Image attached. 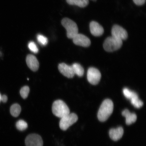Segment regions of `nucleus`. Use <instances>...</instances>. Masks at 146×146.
I'll return each instance as SVG.
<instances>
[{
	"label": "nucleus",
	"instance_id": "f257e3e1",
	"mask_svg": "<svg viewBox=\"0 0 146 146\" xmlns=\"http://www.w3.org/2000/svg\"><path fill=\"white\" fill-rule=\"evenodd\" d=\"M114 105L112 101L107 99L104 100L98 110V117L100 121L104 122L111 116L113 111Z\"/></svg>",
	"mask_w": 146,
	"mask_h": 146
},
{
	"label": "nucleus",
	"instance_id": "f03ea898",
	"mask_svg": "<svg viewBox=\"0 0 146 146\" xmlns=\"http://www.w3.org/2000/svg\"><path fill=\"white\" fill-rule=\"evenodd\" d=\"M53 114L57 117L61 118L70 113V110L64 102L61 100L55 101L52 107Z\"/></svg>",
	"mask_w": 146,
	"mask_h": 146
},
{
	"label": "nucleus",
	"instance_id": "7ed1b4c3",
	"mask_svg": "<svg viewBox=\"0 0 146 146\" xmlns=\"http://www.w3.org/2000/svg\"><path fill=\"white\" fill-rule=\"evenodd\" d=\"M62 25L66 30L67 36L69 39H73L78 34V29L76 23L68 18H63L61 21Z\"/></svg>",
	"mask_w": 146,
	"mask_h": 146
},
{
	"label": "nucleus",
	"instance_id": "20e7f679",
	"mask_svg": "<svg viewBox=\"0 0 146 146\" xmlns=\"http://www.w3.org/2000/svg\"><path fill=\"white\" fill-rule=\"evenodd\" d=\"M123 45V41L112 36L106 39L103 44L104 48L108 52H112L117 50Z\"/></svg>",
	"mask_w": 146,
	"mask_h": 146
},
{
	"label": "nucleus",
	"instance_id": "39448f33",
	"mask_svg": "<svg viewBox=\"0 0 146 146\" xmlns=\"http://www.w3.org/2000/svg\"><path fill=\"white\" fill-rule=\"evenodd\" d=\"M78 119L77 115L71 113L61 118L59 122L60 128L63 131H66L69 127L75 123Z\"/></svg>",
	"mask_w": 146,
	"mask_h": 146
},
{
	"label": "nucleus",
	"instance_id": "423d86ee",
	"mask_svg": "<svg viewBox=\"0 0 146 146\" xmlns=\"http://www.w3.org/2000/svg\"><path fill=\"white\" fill-rule=\"evenodd\" d=\"M87 79L91 84H98L101 77V73L97 69L94 67H90L88 70Z\"/></svg>",
	"mask_w": 146,
	"mask_h": 146
},
{
	"label": "nucleus",
	"instance_id": "0eeeda50",
	"mask_svg": "<svg viewBox=\"0 0 146 146\" xmlns=\"http://www.w3.org/2000/svg\"><path fill=\"white\" fill-rule=\"evenodd\" d=\"M26 146H43L41 137L36 134H31L27 136L25 140Z\"/></svg>",
	"mask_w": 146,
	"mask_h": 146
},
{
	"label": "nucleus",
	"instance_id": "6e6552de",
	"mask_svg": "<svg viewBox=\"0 0 146 146\" xmlns=\"http://www.w3.org/2000/svg\"><path fill=\"white\" fill-rule=\"evenodd\" d=\"M111 34L112 36L122 41L126 40L128 37L127 31L123 27L118 25H114L113 26Z\"/></svg>",
	"mask_w": 146,
	"mask_h": 146
},
{
	"label": "nucleus",
	"instance_id": "1a4fd4ad",
	"mask_svg": "<svg viewBox=\"0 0 146 146\" xmlns=\"http://www.w3.org/2000/svg\"><path fill=\"white\" fill-rule=\"evenodd\" d=\"M73 41L74 44L84 47L90 46L91 41L87 36L81 34H78L73 38Z\"/></svg>",
	"mask_w": 146,
	"mask_h": 146
},
{
	"label": "nucleus",
	"instance_id": "9d476101",
	"mask_svg": "<svg viewBox=\"0 0 146 146\" xmlns=\"http://www.w3.org/2000/svg\"><path fill=\"white\" fill-rule=\"evenodd\" d=\"M58 69L63 75L69 78H72L74 76L72 66H69L64 63L59 64Z\"/></svg>",
	"mask_w": 146,
	"mask_h": 146
},
{
	"label": "nucleus",
	"instance_id": "9b49d317",
	"mask_svg": "<svg viewBox=\"0 0 146 146\" xmlns=\"http://www.w3.org/2000/svg\"><path fill=\"white\" fill-rule=\"evenodd\" d=\"M90 30L91 34L94 36H99L104 34V30L103 27L95 21H92L90 23Z\"/></svg>",
	"mask_w": 146,
	"mask_h": 146
},
{
	"label": "nucleus",
	"instance_id": "f8f14e48",
	"mask_svg": "<svg viewBox=\"0 0 146 146\" xmlns=\"http://www.w3.org/2000/svg\"><path fill=\"white\" fill-rule=\"evenodd\" d=\"M26 62L29 68L34 72L37 70L39 67V63L35 56L29 54L26 58Z\"/></svg>",
	"mask_w": 146,
	"mask_h": 146
},
{
	"label": "nucleus",
	"instance_id": "ddd939ff",
	"mask_svg": "<svg viewBox=\"0 0 146 146\" xmlns=\"http://www.w3.org/2000/svg\"><path fill=\"white\" fill-rule=\"evenodd\" d=\"M123 132V128L118 127L116 129H111L109 132V136L111 139L114 141H118L121 138Z\"/></svg>",
	"mask_w": 146,
	"mask_h": 146
},
{
	"label": "nucleus",
	"instance_id": "4468645a",
	"mask_svg": "<svg viewBox=\"0 0 146 146\" xmlns=\"http://www.w3.org/2000/svg\"><path fill=\"white\" fill-rule=\"evenodd\" d=\"M122 115L125 118V123L127 125H130L135 123L137 120V117L134 113H131L128 110L126 109L122 113Z\"/></svg>",
	"mask_w": 146,
	"mask_h": 146
},
{
	"label": "nucleus",
	"instance_id": "2eb2a0df",
	"mask_svg": "<svg viewBox=\"0 0 146 146\" xmlns=\"http://www.w3.org/2000/svg\"><path fill=\"white\" fill-rule=\"evenodd\" d=\"M68 4L76 5L81 7L84 8L89 4V0H66Z\"/></svg>",
	"mask_w": 146,
	"mask_h": 146
},
{
	"label": "nucleus",
	"instance_id": "dca6fc26",
	"mask_svg": "<svg viewBox=\"0 0 146 146\" xmlns=\"http://www.w3.org/2000/svg\"><path fill=\"white\" fill-rule=\"evenodd\" d=\"M132 104L136 108H140L143 105V102L139 98L138 94L135 92L130 99Z\"/></svg>",
	"mask_w": 146,
	"mask_h": 146
},
{
	"label": "nucleus",
	"instance_id": "f3484780",
	"mask_svg": "<svg viewBox=\"0 0 146 146\" xmlns=\"http://www.w3.org/2000/svg\"><path fill=\"white\" fill-rule=\"evenodd\" d=\"M21 106L18 104H15L11 106L10 112L11 115L14 117H17L21 113Z\"/></svg>",
	"mask_w": 146,
	"mask_h": 146
},
{
	"label": "nucleus",
	"instance_id": "a211bd4d",
	"mask_svg": "<svg viewBox=\"0 0 146 146\" xmlns=\"http://www.w3.org/2000/svg\"><path fill=\"white\" fill-rule=\"evenodd\" d=\"M72 66L75 74L79 76H82L83 75L84 70L83 67L79 64L74 63Z\"/></svg>",
	"mask_w": 146,
	"mask_h": 146
},
{
	"label": "nucleus",
	"instance_id": "6ab92c4d",
	"mask_svg": "<svg viewBox=\"0 0 146 146\" xmlns=\"http://www.w3.org/2000/svg\"><path fill=\"white\" fill-rule=\"evenodd\" d=\"M17 129L20 131H23L28 127V125L26 121L23 120H19L16 122V124Z\"/></svg>",
	"mask_w": 146,
	"mask_h": 146
},
{
	"label": "nucleus",
	"instance_id": "aec40b11",
	"mask_svg": "<svg viewBox=\"0 0 146 146\" xmlns=\"http://www.w3.org/2000/svg\"><path fill=\"white\" fill-rule=\"evenodd\" d=\"M30 92V88L28 86H25L22 88L21 90H20V94L22 97V98L23 99L26 98Z\"/></svg>",
	"mask_w": 146,
	"mask_h": 146
},
{
	"label": "nucleus",
	"instance_id": "412c9836",
	"mask_svg": "<svg viewBox=\"0 0 146 146\" xmlns=\"http://www.w3.org/2000/svg\"><path fill=\"white\" fill-rule=\"evenodd\" d=\"M37 39L39 43L43 46L46 45L48 42L47 38L41 34L38 35L37 36Z\"/></svg>",
	"mask_w": 146,
	"mask_h": 146
},
{
	"label": "nucleus",
	"instance_id": "4be33fe9",
	"mask_svg": "<svg viewBox=\"0 0 146 146\" xmlns=\"http://www.w3.org/2000/svg\"><path fill=\"white\" fill-rule=\"evenodd\" d=\"M28 46L30 50L35 54L37 53L39 51L37 46L34 42H30L29 43Z\"/></svg>",
	"mask_w": 146,
	"mask_h": 146
},
{
	"label": "nucleus",
	"instance_id": "5701e85b",
	"mask_svg": "<svg viewBox=\"0 0 146 146\" xmlns=\"http://www.w3.org/2000/svg\"><path fill=\"white\" fill-rule=\"evenodd\" d=\"M123 93L124 96L126 98L130 100L134 94L135 92L129 90L127 88H125L123 89Z\"/></svg>",
	"mask_w": 146,
	"mask_h": 146
},
{
	"label": "nucleus",
	"instance_id": "b1692460",
	"mask_svg": "<svg viewBox=\"0 0 146 146\" xmlns=\"http://www.w3.org/2000/svg\"><path fill=\"white\" fill-rule=\"evenodd\" d=\"M133 1L137 5H142L145 4L146 0H133Z\"/></svg>",
	"mask_w": 146,
	"mask_h": 146
},
{
	"label": "nucleus",
	"instance_id": "393cba45",
	"mask_svg": "<svg viewBox=\"0 0 146 146\" xmlns=\"http://www.w3.org/2000/svg\"><path fill=\"white\" fill-rule=\"evenodd\" d=\"M8 100V97L6 95H3L1 96V101L3 102V103H5L7 102Z\"/></svg>",
	"mask_w": 146,
	"mask_h": 146
},
{
	"label": "nucleus",
	"instance_id": "a878e982",
	"mask_svg": "<svg viewBox=\"0 0 146 146\" xmlns=\"http://www.w3.org/2000/svg\"><path fill=\"white\" fill-rule=\"evenodd\" d=\"M1 94H0V102H1Z\"/></svg>",
	"mask_w": 146,
	"mask_h": 146
},
{
	"label": "nucleus",
	"instance_id": "bb28decb",
	"mask_svg": "<svg viewBox=\"0 0 146 146\" xmlns=\"http://www.w3.org/2000/svg\"><path fill=\"white\" fill-rule=\"evenodd\" d=\"M93 1H96V0H93Z\"/></svg>",
	"mask_w": 146,
	"mask_h": 146
}]
</instances>
